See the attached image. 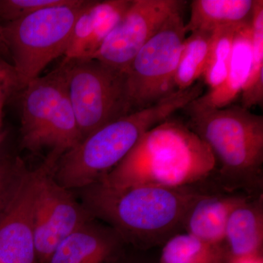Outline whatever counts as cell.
<instances>
[{"mask_svg":"<svg viewBox=\"0 0 263 263\" xmlns=\"http://www.w3.org/2000/svg\"><path fill=\"white\" fill-rule=\"evenodd\" d=\"M79 191L81 203L95 219L111 227L127 245L141 251L162 246L181 233L189 209L205 193L195 186L117 189L100 181Z\"/></svg>","mask_w":263,"mask_h":263,"instance_id":"obj_1","label":"cell"},{"mask_svg":"<svg viewBox=\"0 0 263 263\" xmlns=\"http://www.w3.org/2000/svg\"><path fill=\"white\" fill-rule=\"evenodd\" d=\"M216 165L210 147L187 124L171 117L146 132L99 181L117 189L190 187L210 177Z\"/></svg>","mask_w":263,"mask_h":263,"instance_id":"obj_2","label":"cell"},{"mask_svg":"<svg viewBox=\"0 0 263 263\" xmlns=\"http://www.w3.org/2000/svg\"><path fill=\"white\" fill-rule=\"evenodd\" d=\"M202 95V85L196 83L149 108L109 123L62 156L53 171V179L70 191L98 182L126 157L146 132Z\"/></svg>","mask_w":263,"mask_h":263,"instance_id":"obj_3","label":"cell"},{"mask_svg":"<svg viewBox=\"0 0 263 263\" xmlns=\"http://www.w3.org/2000/svg\"><path fill=\"white\" fill-rule=\"evenodd\" d=\"M195 100L184 108L190 117L187 125L220 162L219 179L223 187L228 192L259 191L262 186V116L239 105L212 108Z\"/></svg>","mask_w":263,"mask_h":263,"instance_id":"obj_4","label":"cell"},{"mask_svg":"<svg viewBox=\"0 0 263 263\" xmlns=\"http://www.w3.org/2000/svg\"><path fill=\"white\" fill-rule=\"evenodd\" d=\"M21 100V144L32 152L51 149L58 161L83 140L67 93L66 66L31 81Z\"/></svg>","mask_w":263,"mask_h":263,"instance_id":"obj_5","label":"cell"},{"mask_svg":"<svg viewBox=\"0 0 263 263\" xmlns=\"http://www.w3.org/2000/svg\"><path fill=\"white\" fill-rule=\"evenodd\" d=\"M88 0H70L3 25L20 91L64 56L78 16Z\"/></svg>","mask_w":263,"mask_h":263,"instance_id":"obj_6","label":"cell"},{"mask_svg":"<svg viewBox=\"0 0 263 263\" xmlns=\"http://www.w3.org/2000/svg\"><path fill=\"white\" fill-rule=\"evenodd\" d=\"M67 93L83 139L131 114L124 72L96 60L65 61Z\"/></svg>","mask_w":263,"mask_h":263,"instance_id":"obj_7","label":"cell"},{"mask_svg":"<svg viewBox=\"0 0 263 263\" xmlns=\"http://www.w3.org/2000/svg\"><path fill=\"white\" fill-rule=\"evenodd\" d=\"M186 33L182 13H176L133 59L125 72L131 113L149 108L177 91L175 78Z\"/></svg>","mask_w":263,"mask_h":263,"instance_id":"obj_8","label":"cell"},{"mask_svg":"<svg viewBox=\"0 0 263 263\" xmlns=\"http://www.w3.org/2000/svg\"><path fill=\"white\" fill-rule=\"evenodd\" d=\"M33 211L34 246L38 263H46L72 232L95 219L72 192L55 181L56 164L45 161Z\"/></svg>","mask_w":263,"mask_h":263,"instance_id":"obj_9","label":"cell"},{"mask_svg":"<svg viewBox=\"0 0 263 263\" xmlns=\"http://www.w3.org/2000/svg\"><path fill=\"white\" fill-rule=\"evenodd\" d=\"M183 0H132L127 11L90 60L125 73L143 46L173 15L183 13Z\"/></svg>","mask_w":263,"mask_h":263,"instance_id":"obj_10","label":"cell"},{"mask_svg":"<svg viewBox=\"0 0 263 263\" xmlns=\"http://www.w3.org/2000/svg\"><path fill=\"white\" fill-rule=\"evenodd\" d=\"M43 166L27 169L13 200L0 217V263H38L33 211Z\"/></svg>","mask_w":263,"mask_h":263,"instance_id":"obj_11","label":"cell"},{"mask_svg":"<svg viewBox=\"0 0 263 263\" xmlns=\"http://www.w3.org/2000/svg\"><path fill=\"white\" fill-rule=\"evenodd\" d=\"M126 245L114 228L93 219L62 240L46 263H115Z\"/></svg>","mask_w":263,"mask_h":263,"instance_id":"obj_12","label":"cell"},{"mask_svg":"<svg viewBox=\"0 0 263 263\" xmlns=\"http://www.w3.org/2000/svg\"><path fill=\"white\" fill-rule=\"evenodd\" d=\"M131 3L132 0H88L76 19L65 58L90 60Z\"/></svg>","mask_w":263,"mask_h":263,"instance_id":"obj_13","label":"cell"},{"mask_svg":"<svg viewBox=\"0 0 263 263\" xmlns=\"http://www.w3.org/2000/svg\"><path fill=\"white\" fill-rule=\"evenodd\" d=\"M248 197L233 192L204 193L186 213L183 220V231L206 243L224 245L227 223L230 215Z\"/></svg>","mask_w":263,"mask_h":263,"instance_id":"obj_14","label":"cell"},{"mask_svg":"<svg viewBox=\"0 0 263 263\" xmlns=\"http://www.w3.org/2000/svg\"><path fill=\"white\" fill-rule=\"evenodd\" d=\"M228 258L263 255V198L249 197L235 208L227 223L224 235Z\"/></svg>","mask_w":263,"mask_h":263,"instance_id":"obj_15","label":"cell"},{"mask_svg":"<svg viewBox=\"0 0 263 263\" xmlns=\"http://www.w3.org/2000/svg\"><path fill=\"white\" fill-rule=\"evenodd\" d=\"M252 20V19H251ZM252 62V25L241 24L235 33L228 76L224 82L195 100L201 106L223 108L229 106L241 93L248 79Z\"/></svg>","mask_w":263,"mask_h":263,"instance_id":"obj_16","label":"cell"},{"mask_svg":"<svg viewBox=\"0 0 263 263\" xmlns=\"http://www.w3.org/2000/svg\"><path fill=\"white\" fill-rule=\"evenodd\" d=\"M255 0H193L186 32H214L219 27L240 25L252 19Z\"/></svg>","mask_w":263,"mask_h":263,"instance_id":"obj_17","label":"cell"},{"mask_svg":"<svg viewBox=\"0 0 263 263\" xmlns=\"http://www.w3.org/2000/svg\"><path fill=\"white\" fill-rule=\"evenodd\" d=\"M160 263H227L224 245L206 243L185 232L171 237L162 246Z\"/></svg>","mask_w":263,"mask_h":263,"instance_id":"obj_18","label":"cell"},{"mask_svg":"<svg viewBox=\"0 0 263 263\" xmlns=\"http://www.w3.org/2000/svg\"><path fill=\"white\" fill-rule=\"evenodd\" d=\"M252 62L241 93V106L250 110L263 103V1L255 0L252 20Z\"/></svg>","mask_w":263,"mask_h":263,"instance_id":"obj_19","label":"cell"},{"mask_svg":"<svg viewBox=\"0 0 263 263\" xmlns=\"http://www.w3.org/2000/svg\"><path fill=\"white\" fill-rule=\"evenodd\" d=\"M212 33L196 31L185 39L175 78L176 89H189L202 76Z\"/></svg>","mask_w":263,"mask_h":263,"instance_id":"obj_20","label":"cell"},{"mask_svg":"<svg viewBox=\"0 0 263 263\" xmlns=\"http://www.w3.org/2000/svg\"><path fill=\"white\" fill-rule=\"evenodd\" d=\"M240 25L241 24L219 27L212 33L210 47L202 76L210 90L220 86L226 79L235 33Z\"/></svg>","mask_w":263,"mask_h":263,"instance_id":"obj_21","label":"cell"},{"mask_svg":"<svg viewBox=\"0 0 263 263\" xmlns=\"http://www.w3.org/2000/svg\"><path fill=\"white\" fill-rule=\"evenodd\" d=\"M27 170L20 157H0V217L15 197Z\"/></svg>","mask_w":263,"mask_h":263,"instance_id":"obj_22","label":"cell"},{"mask_svg":"<svg viewBox=\"0 0 263 263\" xmlns=\"http://www.w3.org/2000/svg\"><path fill=\"white\" fill-rule=\"evenodd\" d=\"M70 0H0V20L7 24L51 7L67 4Z\"/></svg>","mask_w":263,"mask_h":263,"instance_id":"obj_23","label":"cell"},{"mask_svg":"<svg viewBox=\"0 0 263 263\" xmlns=\"http://www.w3.org/2000/svg\"><path fill=\"white\" fill-rule=\"evenodd\" d=\"M0 86H6L14 91H20L14 67L11 63L2 58H0Z\"/></svg>","mask_w":263,"mask_h":263,"instance_id":"obj_24","label":"cell"},{"mask_svg":"<svg viewBox=\"0 0 263 263\" xmlns=\"http://www.w3.org/2000/svg\"><path fill=\"white\" fill-rule=\"evenodd\" d=\"M115 263H155L143 254H128L124 253Z\"/></svg>","mask_w":263,"mask_h":263,"instance_id":"obj_25","label":"cell"},{"mask_svg":"<svg viewBox=\"0 0 263 263\" xmlns=\"http://www.w3.org/2000/svg\"><path fill=\"white\" fill-rule=\"evenodd\" d=\"M0 58L12 64L11 57H10V51L8 49V45H7L6 40H5L4 28H3L1 20H0Z\"/></svg>","mask_w":263,"mask_h":263,"instance_id":"obj_26","label":"cell"},{"mask_svg":"<svg viewBox=\"0 0 263 263\" xmlns=\"http://www.w3.org/2000/svg\"><path fill=\"white\" fill-rule=\"evenodd\" d=\"M227 263H263V255L256 256V257H247V258H228Z\"/></svg>","mask_w":263,"mask_h":263,"instance_id":"obj_27","label":"cell"}]
</instances>
